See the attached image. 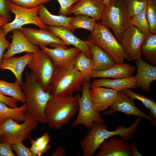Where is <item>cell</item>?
Instances as JSON below:
<instances>
[{
	"label": "cell",
	"instance_id": "8fae6325",
	"mask_svg": "<svg viewBox=\"0 0 156 156\" xmlns=\"http://www.w3.org/2000/svg\"><path fill=\"white\" fill-rule=\"evenodd\" d=\"M118 97L116 101L111 106L109 110L104 111L103 114L110 115L116 112L124 113L128 117L133 116L146 118L154 126H156V120L150 115L141 111L135 105L134 100L127 96L123 90L118 91Z\"/></svg>",
	"mask_w": 156,
	"mask_h": 156
},
{
	"label": "cell",
	"instance_id": "7a4b0ae2",
	"mask_svg": "<svg viewBox=\"0 0 156 156\" xmlns=\"http://www.w3.org/2000/svg\"><path fill=\"white\" fill-rule=\"evenodd\" d=\"M79 108L76 96L53 97L45 109L47 123L51 129H59L68 123Z\"/></svg>",
	"mask_w": 156,
	"mask_h": 156
},
{
	"label": "cell",
	"instance_id": "8992f818",
	"mask_svg": "<svg viewBox=\"0 0 156 156\" xmlns=\"http://www.w3.org/2000/svg\"><path fill=\"white\" fill-rule=\"evenodd\" d=\"M91 84L90 79H85L82 86L81 96L79 94L75 96L78 103L79 112L76 118L72 124L73 126L83 124L89 129L94 122H104L101 114L96 110L91 101L89 93Z\"/></svg>",
	"mask_w": 156,
	"mask_h": 156
},
{
	"label": "cell",
	"instance_id": "d4e9b609",
	"mask_svg": "<svg viewBox=\"0 0 156 156\" xmlns=\"http://www.w3.org/2000/svg\"><path fill=\"white\" fill-rule=\"evenodd\" d=\"M8 106L0 101V123L9 118H12L18 123L25 120L27 110L26 102L16 108H12Z\"/></svg>",
	"mask_w": 156,
	"mask_h": 156
},
{
	"label": "cell",
	"instance_id": "ac0fdd59",
	"mask_svg": "<svg viewBox=\"0 0 156 156\" xmlns=\"http://www.w3.org/2000/svg\"><path fill=\"white\" fill-rule=\"evenodd\" d=\"M47 26L49 30L68 46H73L84 53L88 57L92 59L89 46L85 40L83 41L77 38L72 31L64 27Z\"/></svg>",
	"mask_w": 156,
	"mask_h": 156
},
{
	"label": "cell",
	"instance_id": "5bb4252c",
	"mask_svg": "<svg viewBox=\"0 0 156 156\" xmlns=\"http://www.w3.org/2000/svg\"><path fill=\"white\" fill-rule=\"evenodd\" d=\"M110 138L100 144L95 156H133L131 144L127 140L117 135Z\"/></svg>",
	"mask_w": 156,
	"mask_h": 156
},
{
	"label": "cell",
	"instance_id": "f546056e",
	"mask_svg": "<svg viewBox=\"0 0 156 156\" xmlns=\"http://www.w3.org/2000/svg\"><path fill=\"white\" fill-rule=\"evenodd\" d=\"M146 7L131 19V25L136 27L146 35L150 33L146 16Z\"/></svg>",
	"mask_w": 156,
	"mask_h": 156
},
{
	"label": "cell",
	"instance_id": "7dc6e473",
	"mask_svg": "<svg viewBox=\"0 0 156 156\" xmlns=\"http://www.w3.org/2000/svg\"><path fill=\"white\" fill-rule=\"evenodd\" d=\"M110 1L111 0H104V2L106 6L109 5Z\"/></svg>",
	"mask_w": 156,
	"mask_h": 156
},
{
	"label": "cell",
	"instance_id": "ab89813d",
	"mask_svg": "<svg viewBox=\"0 0 156 156\" xmlns=\"http://www.w3.org/2000/svg\"><path fill=\"white\" fill-rule=\"evenodd\" d=\"M0 101L12 108H16L18 107L17 103L19 101L18 100L12 97L6 96L0 92Z\"/></svg>",
	"mask_w": 156,
	"mask_h": 156
},
{
	"label": "cell",
	"instance_id": "9a60e30c",
	"mask_svg": "<svg viewBox=\"0 0 156 156\" xmlns=\"http://www.w3.org/2000/svg\"><path fill=\"white\" fill-rule=\"evenodd\" d=\"M89 93L93 106L99 113L106 110L112 105L119 95L116 90L103 87H91Z\"/></svg>",
	"mask_w": 156,
	"mask_h": 156
},
{
	"label": "cell",
	"instance_id": "bcb514c9",
	"mask_svg": "<svg viewBox=\"0 0 156 156\" xmlns=\"http://www.w3.org/2000/svg\"><path fill=\"white\" fill-rule=\"evenodd\" d=\"M8 23L4 18L0 16V28Z\"/></svg>",
	"mask_w": 156,
	"mask_h": 156
},
{
	"label": "cell",
	"instance_id": "484cf974",
	"mask_svg": "<svg viewBox=\"0 0 156 156\" xmlns=\"http://www.w3.org/2000/svg\"><path fill=\"white\" fill-rule=\"evenodd\" d=\"M140 53L148 63L156 65V34L150 33L146 35L140 47Z\"/></svg>",
	"mask_w": 156,
	"mask_h": 156
},
{
	"label": "cell",
	"instance_id": "5b68a950",
	"mask_svg": "<svg viewBox=\"0 0 156 156\" xmlns=\"http://www.w3.org/2000/svg\"><path fill=\"white\" fill-rule=\"evenodd\" d=\"M87 38V40L98 45L108 53L117 64L124 63V59L130 61L115 35L100 22L96 23L94 30Z\"/></svg>",
	"mask_w": 156,
	"mask_h": 156
},
{
	"label": "cell",
	"instance_id": "ee69618b",
	"mask_svg": "<svg viewBox=\"0 0 156 156\" xmlns=\"http://www.w3.org/2000/svg\"><path fill=\"white\" fill-rule=\"evenodd\" d=\"M150 116L156 120V103L152 105L149 109Z\"/></svg>",
	"mask_w": 156,
	"mask_h": 156
},
{
	"label": "cell",
	"instance_id": "c3c4849f",
	"mask_svg": "<svg viewBox=\"0 0 156 156\" xmlns=\"http://www.w3.org/2000/svg\"><path fill=\"white\" fill-rule=\"evenodd\" d=\"M3 135L2 133V132L0 126V136H3Z\"/></svg>",
	"mask_w": 156,
	"mask_h": 156
},
{
	"label": "cell",
	"instance_id": "8d00e7d4",
	"mask_svg": "<svg viewBox=\"0 0 156 156\" xmlns=\"http://www.w3.org/2000/svg\"><path fill=\"white\" fill-rule=\"evenodd\" d=\"M12 150V145L4 137L3 141L0 140V156H15Z\"/></svg>",
	"mask_w": 156,
	"mask_h": 156
},
{
	"label": "cell",
	"instance_id": "1f68e13d",
	"mask_svg": "<svg viewBox=\"0 0 156 156\" xmlns=\"http://www.w3.org/2000/svg\"><path fill=\"white\" fill-rule=\"evenodd\" d=\"M131 19L147 6V0H126Z\"/></svg>",
	"mask_w": 156,
	"mask_h": 156
},
{
	"label": "cell",
	"instance_id": "836d02e7",
	"mask_svg": "<svg viewBox=\"0 0 156 156\" xmlns=\"http://www.w3.org/2000/svg\"><path fill=\"white\" fill-rule=\"evenodd\" d=\"M18 5L27 8H32L50 1V0H9Z\"/></svg>",
	"mask_w": 156,
	"mask_h": 156
},
{
	"label": "cell",
	"instance_id": "e0dca14e",
	"mask_svg": "<svg viewBox=\"0 0 156 156\" xmlns=\"http://www.w3.org/2000/svg\"><path fill=\"white\" fill-rule=\"evenodd\" d=\"M106 6L104 0H80L72 7L68 15H85L99 21Z\"/></svg>",
	"mask_w": 156,
	"mask_h": 156
},
{
	"label": "cell",
	"instance_id": "cb8c5ba5",
	"mask_svg": "<svg viewBox=\"0 0 156 156\" xmlns=\"http://www.w3.org/2000/svg\"><path fill=\"white\" fill-rule=\"evenodd\" d=\"M38 15L41 21L47 26H64L73 32H75L70 24L72 17L53 15L49 11L43 4L39 6Z\"/></svg>",
	"mask_w": 156,
	"mask_h": 156
},
{
	"label": "cell",
	"instance_id": "603a6c76",
	"mask_svg": "<svg viewBox=\"0 0 156 156\" xmlns=\"http://www.w3.org/2000/svg\"><path fill=\"white\" fill-rule=\"evenodd\" d=\"M89 46L93 62V70L102 71L117 64L112 57L98 45L85 40Z\"/></svg>",
	"mask_w": 156,
	"mask_h": 156
},
{
	"label": "cell",
	"instance_id": "277c9868",
	"mask_svg": "<svg viewBox=\"0 0 156 156\" xmlns=\"http://www.w3.org/2000/svg\"><path fill=\"white\" fill-rule=\"evenodd\" d=\"M105 27L111 29L120 43L125 31L131 25V17L126 0H111L106 6L100 20Z\"/></svg>",
	"mask_w": 156,
	"mask_h": 156
},
{
	"label": "cell",
	"instance_id": "d590c367",
	"mask_svg": "<svg viewBox=\"0 0 156 156\" xmlns=\"http://www.w3.org/2000/svg\"><path fill=\"white\" fill-rule=\"evenodd\" d=\"M59 3L60 7L58 14L59 15L66 16L73 5L80 0H57Z\"/></svg>",
	"mask_w": 156,
	"mask_h": 156
},
{
	"label": "cell",
	"instance_id": "30bf717a",
	"mask_svg": "<svg viewBox=\"0 0 156 156\" xmlns=\"http://www.w3.org/2000/svg\"><path fill=\"white\" fill-rule=\"evenodd\" d=\"M146 35L134 26L131 25L124 32L120 43L130 61L142 58L141 46Z\"/></svg>",
	"mask_w": 156,
	"mask_h": 156
},
{
	"label": "cell",
	"instance_id": "83f0119b",
	"mask_svg": "<svg viewBox=\"0 0 156 156\" xmlns=\"http://www.w3.org/2000/svg\"><path fill=\"white\" fill-rule=\"evenodd\" d=\"M74 65L79 71L82 77L86 79L89 78V75L93 70V59L80 51L75 60Z\"/></svg>",
	"mask_w": 156,
	"mask_h": 156
},
{
	"label": "cell",
	"instance_id": "4dcf8cb0",
	"mask_svg": "<svg viewBox=\"0 0 156 156\" xmlns=\"http://www.w3.org/2000/svg\"><path fill=\"white\" fill-rule=\"evenodd\" d=\"M146 16L150 33L156 34V0H147Z\"/></svg>",
	"mask_w": 156,
	"mask_h": 156
},
{
	"label": "cell",
	"instance_id": "4fadbf2b",
	"mask_svg": "<svg viewBox=\"0 0 156 156\" xmlns=\"http://www.w3.org/2000/svg\"><path fill=\"white\" fill-rule=\"evenodd\" d=\"M39 47L50 57L55 67L62 68L74 66L75 60L81 51L74 47L69 49L60 47L53 48L43 46Z\"/></svg>",
	"mask_w": 156,
	"mask_h": 156
},
{
	"label": "cell",
	"instance_id": "2e32d148",
	"mask_svg": "<svg viewBox=\"0 0 156 156\" xmlns=\"http://www.w3.org/2000/svg\"><path fill=\"white\" fill-rule=\"evenodd\" d=\"M12 34L10 36L12 42L7 51L4 53L2 59H6L14 55L24 52L34 53L40 50L38 46L32 44L20 28L12 31Z\"/></svg>",
	"mask_w": 156,
	"mask_h": 156
},
{
	"label": "cell",
	"instance_id": "b9f144b4",
	"mask_svg": "<svg viewBox=\"0 0 156 156\" xmlns=\"http://www.w3.org/2000/svg\"><path fill=\"white\" fill-rule=\"evenodd\" d=\"M66 155V152L65 148L64 147L60 146L56 148L51 156H65Z\"/></svg>",
	"mask_w": 156,
	"mask_h": 156
},
{
	"label": "cell",
	"instance_id": "f6af8a7d",
	"mask_svg": "<svg viewBox=\"0 0 156 156\" xmlns=\"http://www.w3.org/2000/svg\"><path fill=\"white\" fill-rule=\"evenodd\" d=\"M131 147L133 156H142L137 150L134 141L133 142L132 144H131Z\"/></svg>",
	"mask_w": 156,
	"mask_h": 156
},
{
	"label": "cell",
	"instance_id": "f1b7e54d",
	"mask_svg": "<svg viewBox=\"0 0 156 156\" xmlns=\"http://www.w3.org/2000/svg\"><path fill=\"white\" fill-rule=\"evenodd\" d=\"M94 19L83 14H79L72 17L70 25L73 29L82 28L88 30L92 32L93 31L96 21Z\"/></svg>",
	"mask_w": 156,
	"mask_h": 156
},
{
	"label": "cell",
	"instance_id": "9c48e42d",
	"mask_svg": "<svg viewBox=\"0 0 156 156\" xmlns=\"http://www.w3.org/2000/svg\"><path fill=\"white\" fill-rule=\"evenodd\" d=\"M33 54V57L27 66L31 70L36 81L44 90L49 91L55 66L50 57L41 49Z\"/></svg>",
	"mask_w": 156,
	"mask_h": 156
},
{
	"label": "cell",
	"instance_id": "44dd1931",
	"mask_svg": "<svg viewBox=\"0 0 156 156\" xmlns=\"http://www.w3.org/2000/svg\"><path fill=\"white\" fill-rule=\"evenodd\" d=\"M135 70V68L134 66L127 63L116 64L104 70H92L88 78H123L132 76Z\"/></svg>",
	"mask_w": 156,
	"mask_h": 156
},
{
	"label": "cell",
	"instance_id": "4316f807",
	"mask_svg": "<svg viewBox=\"0 0 156 156\" xmlns=\"http://www.w3.org/2000/svg\"><path fill=\"white\" fill-rule=\"evenodd\" d=\"M0 92L5 95L10 96L23 103L26 102L21 85L16 80L14 82L11 83L0 79Z\"/></svg>",
	"mask_w": 156,
	"mask_h": 156
},
{
	"label": "cell",
	"instance_id": "d6a6232c",
	"mask_svg": "<svg viewBox=\"0 0 156 156\" xmlns=\"http://www.w3.org/2000/svg\"><path fill=\"white\" fill-rule=\"evenodd\" d=\"M123 91L125 94L131 99L133 100L138 99L141 101L143 105L148 109L152 105L156 103L153 99L136 93L130 89H126Z\"/></svg>",
	"mask_w": 156,
	"mask_h": 156
},
{
	"label": "cell",
	"instance_id": "d6986e66",
	"mask_svg": "<svg viewBox=\"0 0 156 156\" xmlns=\"http://www.w3.org/2000/svg\"><path fill=\"white\" fill-rule=\"evenodd\" d=\"M137 69L135 76L139 88L146 92L150 91V85L156 80V67L150 64L142 58L135 61Z\"/></svg>",
	"mask_w": 156,
	"mask_h": 156
},
{
	"label": "cell",
	"instance_id": "ffe728a7",
	"mask_svg": "<svg viewBox=\"0 0 156 156\" xmlns=\"http://www.w3.org/2000/svg\"><path fill=\"white\" fill-rule=\"evenodd\" d=\"M33 54L27 52L21 57L6 59H2L0 63V69L10 70L21 86L23 83L22 76L23 71L33 57Z\"/></svg>",
	"mask_w": 156,
	"mask_h": 156
},
{
	"label": "cell",
	"instance_id": "f35d334b",
	"mask_svg": "<svg viewBox=\"0 0 156 156\" xmlns=\"http://www.w3.org/2000/svg\"><path fill=\"white\" fill-rule=\"evenodd\" d=\"M7 0H0V16L8 22L11 20V16L8 8Z\"/></svg>",
	"mask_w": 156,
	"mask_h": 156
},
{
	"label": "cell",
	"instance_id": "74e56055",
	"mask_svg": "<svg viewBox=\"0 0 156 156\" xmlns=\"http://www.w3.org/2000/svg\"><path fill=\"white\" fill-rule=\"evenodd\" d=\"M5 36L2 29L0 28V63L5 51L9 48L11 43L7 40Z\"/></svg>",
	"mask_w": 156,
	"mask_h": 156
},
{
	"label": "cell",
	"instance_id": "7c38bea8",
	"mask_svg": "<svg viewBox=\"0 0 156 156\" xmlns=\"http://www.w3.org/2000/svg\"><path fill=\"white\" fill-rule=\"evenodd\" d=\"M20 29L30 42L34 45L38 47L50 45L53 47H60L64 48H67V46H68L48 29L23 27Z\"/></svg>",
	"mask_w": 156,
	"mask_h": 156
},
{
	"label": "cell",
	"instance_id": "ba28073f",
	"mask_svg": "<svg viewBox=\"0 0 156 156\" xmlns=\"http://www.w3.org/2000/svg\"><path fill=\"white\" fill-rule=\"evenodd\" d=\"M22 124H19L12 118H9L0 123L4 137L12 145L23 142L29 138L31 131L38 126V122L27 114Z\"/></svg>",
	"mask_w": 156,
	"mask_h": 156
},
{
	"label": "cell",
	"instance_id": "52a82bcc",
	"mask_svg": "<svg viewBox=\"0 0 156 156\" xmlns=\"http://www.w3.org/2000/svg\"><path fill=\"white\" fill-rule=\"evenodd\" d=\"M8 9L15 16L13 21L5 24L1 28L6 36L13 30L20 28L25 25L32 24L40 29H48L47 25L40 20L38 15L39 6L32 8H27L18 5L9 0L7 1Z\"/></svg>",
	"mask_w": 156,
	"mask_h": 156
},
{
	"label": "cell",
	"instance_id": "7bdbcfd3",
	"mask_svg": "<svg viewBox=\"0 0 156 156\" xmlns=\"http://www.w3.org/2000/svg\"><path fill=\"white\" fill-rule=\"evenodd\" d=\"M31 145L30 149L36 156H40L44 153L37 146L34 145Z\"/></svg>",
	"mask_w": 156,
	"mask_h": 156
},
{
	"label": "cell",
	"instance_id": "7402d4cb",
	"mask_svg": "<svg viewBox=\"0 0 156 156\" xmlns=\"http://www.w3.org/2000/svg\"><path fill=\"white\" fill-rule=\"evenodd\" d=\"M91 87H103L110 88L118 92L127 89L139 88L135 76L121 79H111L101 78L95 80L91 84Z\"/></svg>",
	"mask_w": 156,
	"mask_h": 156
},
{
	"label": "cell",
	"instance_id": "e575fe53",
	"mask_svg": "<svg viewBox=\"0 0 156 156\" xmlns=\"http://www.w3.org/2000/svg\"><path fill=\"white\" fill-rule=\"evenodd\" d=\"M12 148L18 156H36L30 148L24 145L23 142L12 145Z\"/></svg>",
	"mask_w": 156,
	"mask_h": 156
},
{
	"label": "cell",
	"instance_id": "3957f363",
	"mask_svg": "<svg viewBox=\"0 0 156 156\" xmlns=\"http://www.w3.org/2000/svg\"><path fill=\"white\" fill-rule=\"evenodd\" d=\"M85 79L74 66L68 68L55 67L48 91L52 97H69L81 91Z\"/></svg>",
	"mask_w": 156,
	"mask_h": 156
},
{
	"label": "cell",
	"instance_id": "60d3db41",
	"mask_svg": "<svg viewBox=\"0 0 156 156\" xmlns=\"http://www.w3.org/2000/svg\"><path fill=\"white\" fill-rule=\"evenodd\" d=\"M50 139V137L47 132H45L42 135L36 139L35 140L30 138L31 145L38 146L47 140Z\"/></svg>",
	"mask_w": 156,
	"mask_h": 156
},
{
	"label": "cell",
	"instance_id": "6da1fadb",
	"mask_svg": "<svg viewBox=\"0 0 156 156\" xmlns=\"http://www.w3.org/2000/svg\"><path fill=\"white\" fill-rule=\"evenodd\" d=\"M25 80L21 86L27 105L26 114L34 117L38 122L47 123L45 109L52 98L49 92L44 90L31 72H25Z\"/></svg>",
	"mask_w": 156,
	"mask_h": 156
}]
</instances>
